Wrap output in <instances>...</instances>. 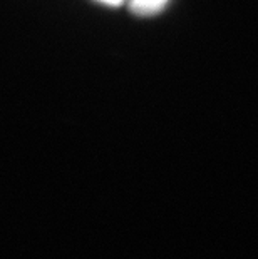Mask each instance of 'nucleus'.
<instances>
[{
	"mask_svg": "<svg viewBox=\"0 0 258 259\" xmlns=\"http://www.w3.org/2000/svg\"><path fill=\"white\" fill-rule=\"evenodd\" d=\"M168 0H131V9L138 15H155L166 7Z\"/></svg>",
	"mask_w": 258,
	"mask_h": 259,
	"instance_id": "nucleus-1",
	"label": "nucleus"
},
{
	"mask_svg": "<svg viewBox=\"0 0 258 259\" xmlns=\"http://www.w3.org/2000/svg\"><path fill=\"white\" fill-rule=\"evenodd\" d=\"M99 2L106 4V5H119L121 2H124V0H99Z\"/></svg>",
	"mask_w": 258,
	"mask_h": 259,
	"instance_id": "nucleus-2",
	"label": "nucleus"
}]
</instances>
